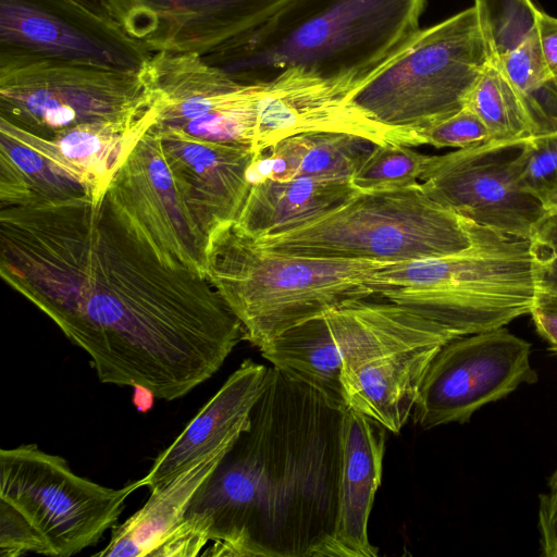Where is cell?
Wrapping results in <instances>:
<instances>
[{
	"instance_id": "1",
	"label": "cell",
	"mask_w": 557,
	"mask_h": 557,
	"mask_svg": "<svg viewBox=\"0 0 557 557\" xmlns=\"http://www.w3.org/2000/svg\"><path fill=\"white\" fill-rule=\"evenodd\" d=\"M0 272L82 348L100 382L184 397L243 339L211 283L162 264L104 197L1 207Z\"/></svg>"
},
{
	"instance_id": "2",
	"label": "cell",
	"mask_w": 557,
	"mask_h": 557,
	"mask_svg": "<svg viewBox=\"0 0 557 557\" xmlns=\"http://www.w3.org/2000/svg\"><path fill=\"white\" fill-rule=\"evenodd\" d=\"M343 407L276 368L180 528L202 556L331 557Z\"/></svg>"
},
{
	"instance_id": "3",
	"label": "cell",
	"mask_w": 557,
	"mask_h": 557,
	"mask_svg": "<svg viewBox=\"0 0 557 557\" xmlns=\"http://www.w3.org/2000/svg\"><path fill=\"white\" fill-rule=\"evenodd\" d=\"M426 0H289L261 25L203 55L240 83L288 69L358 87L420 29Z\"/></svg>"
},
{
	"instance_id": "4",
	"label": "cell",
	"mask_w": 557,
	"mask_h": 557,
	"mask_svg": "<svg viewBox=\"0 0 557 557\" xmlns=\"http://www.w3.org/2000/svg\"><path fill=\"white\" fill-rule=\"evenodd\" d=\"M384 263L269 250L230 221L208 236L206 276L239 321L243 339L259 349L297 324L373 297Z\"/></svg>"
},
{
	"instance_id": "5",
	"label": "cell",
	"mask_w": 557,
	"mask_h": 557,
	"mask_svg": "<svg viewBox=\"0 0 557 557\" xmlns=\"http://www.w3.org/2000/svg\"><path fill=\"white\" fill-rule=\"evenodd\" d=\"M374 296L397 302L457 336L503 327L529 314L536 293L531 240L484 228L460 253L385 262Z\"/></svg>"
},
{
	"instance_id": "6",
	"label": "cell",
	"mask_w": 557,
	"mask_h": 557,
	"mask_svg": "<svg viewBox=\"0 0 557 557\" xmlns=\"http://www.w3.org/2000/svg\"><path fill=\"white\" fill-rule=\"evenodd\" d=\"M483 231L433 200L419 183L359 191L284 232L252 237L260 246L287 255L403 262L463 252Z\"/></svg>"
},
{
	"instance_id": "7",
	"label": "cell",
	"mask_w": 557,
	"mask_h": 557,
	"mask_svg": "<svg viewBox=\"0 0 557 557\" xmlns=\"http://www.w3.org/2000/svg\"><path fill=\"white\" fill-rule=\"evenodd\" d=\"M493 50L486 0L419 32L349 95L387 127L416 133L467 106Z\"/></svg>"
},
{
	"instance_id": "8",
	"label": "cell",
	"mask_w": 557,
	"mask_h": 557,
	"mask_svg": "<svg viewBox=\"0 0 557 557\" xmlns=\"http://www.w3.org/2000/svg\"><path fill=\"white\" fill-rule=\"evenodd\" d=\"M151 107L139 70L0 46V117L45 138L81 125L132 127Z\"/></svg>"
},
{
	"instance_id": "9",
	"label": "cell",
	"mask_w": 557,
	"mask_h": 557,
	"mask_svg": "<svg viewBox=\"0 0 557 557\" xmlns=\"http://www.w3.org/2000/svg\"><path fill=\"white\" fill-rule=\"evenodd\" d=\"M140 487L139 480L120 488L98 484L36 444L0 450V500L40 534L49 556L70 557L96 545Z\"/></svg>"
},
{
	"instance_id": "10",
	"label": "cell",
	"mask_w": 557,
	"mask_h": 557,
	"mask_svg": "<svg viewBox=\"0 0 557 557\" xmlns=\"http://www.w3.org/2000/svg\"><path fill=\"white\" fill-rule=\"evenodd\" d=\"M106 202L125 232L164 265L205 278L208 234L187 185L168 161L152 124L113 175Z\"/></svg>"
},
{
	"instance_id": "11",
	"label": "cell",
	"mask_w": 557,
	"mask_h": 557,
	"mask_svg": "<svg viewBox=\"0 0 557 557\" xmlns=\"http://www.w3.org/2000/svg\"><path fill=\"white\" fill-rule=\"evenodd\" d=\"M531 344L503 327L455 337L431 360L412 410L423 430L468 422L539 374L530 362Z\"/></svg>"
},
{
	"instance_id": "12",
	"label": "cell",
	"mask_w": 557,
	"mask_h": 557,
	"mask_svg": "<svg viewBox=\"0 0 557 557\" xmlns=\"http://www.w3.org/2000/svg\"><path fill=\"white\" fill-rule=\"evenodd\" d=\"M525 140H491L434 156L421 186L476 226L530 239L549 210L520 184Z\"/></svg>"
},
{
	"instance_id": "13",
	"label": "cell",
	"mask_w": 557,
	"mask_h": 557,
	"mask_svg": "<svg viewBox=\"0 0 557 557\" xmlns=\"http://www.w3.org/2000/svg\"><path fill=\"white\" fill-rule=\"evenodd\" d=\"M0 46L135 71L152 54L101 0H0Z\"/></svg>"
},
{
	"instance_id": "14",
	"label": "cell",
	"mask_w": 557,
	"mask_h": 557,
	"mask_svg": "<svg viewBox=\"0 0 557 557\" xmlns=\"http://www.w3.org/2000/svg\"><path fill=\"white\" fill-rule=\"evenodd\" d=\"M152 53L211 54L251 32L289 0H101Z\"/></svg>"
},
{
	"instance_id": "15",
	"label": "cell",
	"mask_w": 557,
	"mask_h": 557,
	"mask_svg": "<svg viewBox=\"0 0 557 557\" xmlns=\"http://www.w3.org/2000/svg\"><path fill=\"white\" fill-rule=\"evenodd\" d=\"M154 127L169 163L187 185L208 236L218 225L235 221L251 186L250 169L260 156L246 145L207 140L178 128Z\"/></svg>"
},
{
	"instance_id": "16",
	"label": "cell",
	"mask_w": 557,
	"mask_h": 557,
	"mask_svg": "<svg viewBox=\"0 0 557 557\" xmlns=\"http://www.w3.org/2000/svg\"><path fill=\"white\" fill-rule=\"evenodd\" d=\"M270 368L244 360L219 391L201 407L176 438L139 479L151 491L164 485L193 462L232 445L249 429L251 411L265 389Z\"/></svg>"
},
{
	"instance_id": "17",
	"label": "cell",
	"mask_w": 557,
	"mask_h": 557,
	"mask_svg": "<svg viewBox=\"0 0 557 557\" xmlns=\"http://www.w3.org/2000/svg\"><path fill=\"white\" fill-rule=\"evenodd\" d=\"M386 429L346 407L341 425L336 521L331 557H375L368 523L381 485Z\"/></svg>"
},
{
	"instance_id": "18",
	"label": "cell",
	"mask_w": 557,
	"mask_h": 557,
	"mask_svg": "<svg viewBox=\"0 0 557 557\" xmlns=\"http://www.w3.org/2000/svg\"><path fill=\"white\" fill-rule=\"evenodd\" d=\"M153 123L150 107L147 116L132 127L88 124L45 138L0 117V132L30 147L51 169L100 199L135 141Z\"/></svg>"
},
{
	"instance_id": "19",
	"label": "cell",
	"mask_w": 557,
	"mask_h": 557,
	"mask_svg": "<svg viewBox=\"0 0 557 557\" xmlns=\"http://www.w3.org/2000/svg\"><path fill=\"white\" fill-rule=\"evenodd\" d=\"M444 344L388 350L342 371L346 407L399 433L412 414L425 371Z\"/></svg>"
},
{
	"instance_id": "20",
	"label": "cell",
	"mask_w": 557,
	"mask_h": 557,
	"mask_svg": "<svg viewBox=\"0 0 557 557\" xmlns=\"http://www.w3.org/2000/svg\"><path fill=\"white\" fill-rule=\"evenodd\" d=\"M495 51L524 98L537 134L557 129V79L545 63L533 0H486ZM536 134V135H537Z\"/></svg>"
},
{
	"instance_id": "21",
	"label": "cell",
	"mask_w": 557,
	"mask_h": 557,
	"mask_svg": "<svg viewBox=\"0 0 557 557\" xmlns=\"http://www.w3.org/2000/svg\"><path fill=\"white\" fill-rule=\"evenodd\" d=\"M232 445L199 458L164 485L151 491L144 506L116 524L108 545L94 556H152L181 524L193 496Z\"/></svg>"
},
{
	"instance_id": "22",
	"label": "cell",
	"mask_w": 557,
	"mask_h": 557,
	"mask_svg": "<svg viewBox=\"0 0 557 557\" xmlns=\"http://www.w3.org/2000/svg\"><path fill=\"white\" fill-rule=\"evenodd\" d=\"M357 193L350 181L264 177L251 183L235 221L253 237L272 235L327 212Z\"/></svg>"
},
{
	"instance_id": "23",
	"label": "cell",
	"mask_w": 557,
	"mask_h": 557,
	"mask_svg": "<svg viewBox=\"0 0 557 557\" xmlns=\"http://www.w3.org/2000/svg\"><path fill=\"white\" fill-rule=\"evenodd\" d=\"M376 144L349 133L311 132L270 147L250 169V182L269 177L350 181Z\"/></svg>"
},
{
	"instance_id": "24",
	"label": "cell",
	"mask_w": 557,
	"mask_h": 557,
	"mask_svg": "<svg viewBox=\"0 0 557 557\" xmlns=\"http://www.w3.org/2000/svg\"><path fill=\"white\" fill-rule=\"evenodd\" d=\"M259 350L287 376L346 408L342 359L323 314L288 329Z\"/></svg>"
},
{
	"instance_id": "25",
	"label": "cell",
	"mask_w": 557,
	"mask_h": 557,
	"mask_svg": "<svg viewBox=\"0 0 557 557\" xmlns=\"http://www.w3.org/2000/svg\"><path fill=\"white\" fill-rule=\"evenodd\" d=\"M467 107L473 110L491 133L492 140H524L537 134L528 104L498 58L492 53L475 83Z\"/></svg>"
},
{
	"instance_id": "26",
	"label": "cell",
	"mask_w": 557,
	"mask_h": 557,
	"mask_svg": "<svg viewBox=\"0 0 557 557\" xmlns=\"http://www.w3.org/2000/svg\"><path fill=\"white\" fill-rule=\"evenodd\" d=\"M1 207L64 198L84 193L72 181L50 168L30 147L0 132Z\"/></svg>"
},
{
	"instance_id": "27",
	"label": "cell",
	"mask_w": 557,
	"mask_h": 557,
	"mask_svg": "<svg viewBox=\"0 0 557 557\" xmlns=\"http://www.w3.org/2000/svg\"><path fill=\"white\" fill-rule=\"evenodd\" d=\"M434 156L423 154L410 146L375 145L351 178L359 191L406 188L419 184Z\"/></svg>"
},
{
	"instance_id": "28",
	"label": "cell",
	"mask_w": 557,
	"mask_h": 557,
	"mask_svg": "<svg viewBox=\"0 0 557 557\" xmlns=\"http://www.w3.org/2000/svg\"><path fill=\"white\" fill-rule=\"evenodd\" d=\"M520 184L548 210L557 206V129L525 140Z\"/></svg>"
},
{
	"instance_id": "29",
	"label": "cell",
	"mask_w": 557,
	"mask_h": 557,
	"mask_svg": "<svg viewBox=\"0 0 557 557\" xmlns=\"http://www.w3.org/2000/svg\"><path fill=\"white\" fill-rule=\"evenodd\" d=\"M422 145L435 148H468L492 140L491 133L469 107L449 117L417 132Z\"/></svg>"
},
{
	"instance_id": "30",
	"label": "cell",
	"mask_w": 557,
	"mask_h": 557,
	"mask_svg": "<svg viewBox=\"0 0 557 557\" xmlns=\"http://www.w3.org/2000/svg\"><path fill=\"white\" fill-rule=\"evenodd\" d=\"M27 553L49 556L40 534L15 508L0 500V555L17 557Z\"/></svg>"
},
{
	"instance_id": "31",
	"label": "cell",
	"mask_w": 557,
	"mask_h": 557,
	"mask_svg": "<svg viewBox=\"0 0 557 557\" xmlns=\"http://www.w3.org/2000/svg\"><path fill=\"white\" fill-rule=\"evenodd\" d=\"M530 240L536 289L557 293V213L549 211Z\"/></svg>"
},
{
	"instance_id": "32",
	"label": "cell",
	"mask_w": 557,
	"mask_h": 557,
	"mask_svg": "<svg viewBox=\"0 0 557 557\" xmlns=\"http://www.w3.org/2000/svg\"><path fill=\"white\" fill-rule=\"evenodd\" d=\"M529 314L539 335L557 355V293L536 289Z\"/></svg>"
},
{
	"instance_id": "33",
	"label": "cell",
	"mask_w": 557,
	"mask_h": 557,
	"mask_svg": "<svg viewBox=\"0 0 557 557\" xmlns=\"http://www.w3.org/2000/svg\"><path fill=\"white\" fill-rule=\"evenodd\" d=\"M535 21L545 63L557 79V17L537 7Z\"/></svg>"
},
{
	"instance_id": "34",
	"label": "cell",
	"mask_w": 557,
	"mask_h": 557,
	"mask_svg": "<svg viewBox=\"0 0 557 557\" xmlns=\"http://www.w3.org/2000/svg\"><path fill=\"white\" fill-rule=\"evenodd\" d=\"M133 403L138 411L147 412L150 410L154 404L156 396L147 388L144 387H133Z\"/></svg>"
},
{
	"instance_id": "35",
	"label": "cell",
	"mask_w": 557,
	"mask_h": 557,
	"mask_svg": "<svg viewBox=\"0 0 557 557\" xmlns=\"http://www.w3.org/2000/svg\"><path fill=\"white\" fill-rule=\"evenodd\" d=\"M548 486L550 491H557V467L548 479Z\"/></svg>"
},
{
	"instance_id": "36",
	"label": "cell",
	"mask_w": 557,
	"mask_h": 557,
	"mask_svg": "<svg viewBox=\"0 0 557 557\" xmlns=\"http://www.w3.org/2000/svg\"><path fill=\"white\" fill-rule=\"evenodd\" d=\"M549 211L557 213V206L555 208L550 209Z\"/></svg>"
}]
</instances>
